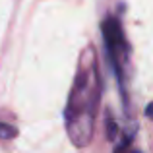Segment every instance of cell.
Here are the masks:
<instances>
[{"label": "cell", "mask_w": 153, "mask_h": 153, "mask_svg": "<svg viewBox=\"0 0 153 153\" xmlns=\"http://www.w3.org/2000/svg\"><path fill=\"white\" fill-rule=\"evenodd\" d=\"M101 72H99L97 52L93 47H85L78 58V68L72 82L68 101L64 107V124L72 143L85 147L93 140L95 118L101 101Z\"/></svg>", "instance_id": "cell-1"}, {"label": "cell", "mask_w": 153, "mask_h": 153, "mask_svg": "<svg viewBox=\"0 0 153 153\" xmlns=\"http://www.w3.org/2000/svg\"><path fill=\"white\" fill-rule=\"evenodd\" d=\"M103 43L107 49L108 62L116 76L118 87L122 91V97L126 101V78H128V64H130V45L124 35V27L116 16H107L101 23Z\"/></svg>", "instance_id": "cell-2"}, {"label": "cell", "mask_w": 153, "mask_h": 153, "mask_svg": "<svg viewBox=\"0 0 153 153\" xmlns=\"http://www.w3.org/2000/svg\"><path fill=\"white\" fill-rule=\"evenodd\" d=\"M16 136H18V130L14 126L0 122V140H14Z\"/></svg>", "instance_id": "cell-3"}, {"label": "cell", "mask_w": 153, "mask_h": 153, "mask_svg": "<svg viewBox=\"0 0 153 153\" xmlns=\"http://www.w3.org/2000/svg\"><path fill=\"white\" fill-rule=\"evenodd\" d=\"M114 153H142V151L134 149V147L130 146V140H124V142H120L118 146H116Z\"/></svg>", "instance_id": "cell-4"}, {"label": "cell", "mask_w": 153, "mask_h": 153, "mask_svg": "<svg viewBox=\"0 0 153 153\" xmlns=\"http://www.w3.org/2000/svg\"><path fill=\"white\" fill-rule=\"evenodd\" d=\"M146 116L153 120V103H149V105H147V108H146Z\"/></svg>", "instance_id": "cell-5"}]
</instances>
